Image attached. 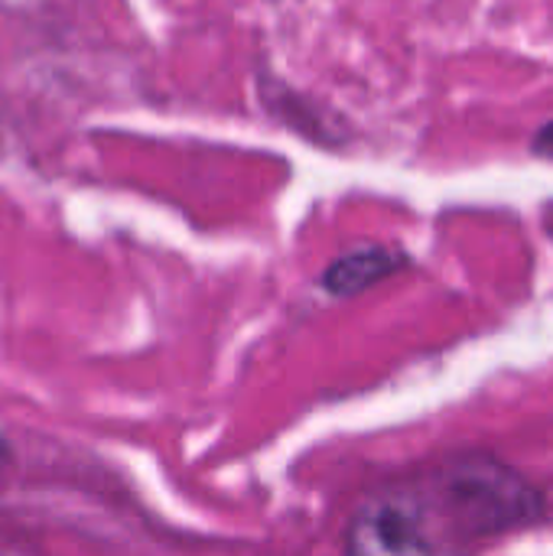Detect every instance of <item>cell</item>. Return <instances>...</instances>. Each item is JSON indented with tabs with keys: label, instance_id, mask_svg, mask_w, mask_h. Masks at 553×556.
Returning <instances> with one entry per match:
<instances>
[{
	"label": "cell",
	"instance_id": "cell-4",
	"mask_svg": "<svg viewBox=\"0 0 553 556\" xmlns=\"http://www.w3.org/2000/svg\"><path fill=\"white\" fill-rule=\"evenodd\" d=\"M3 459H7V446L0 443V466H3Z\"/></svg>",
	"mask_w": 553,
	"mask_h": 556
},
{
	"label": "cell",
	"instance_id": "cell-3",
	"mask_svg": "<svg viewBox=\"0 0 553 556\" xmlns=\"http://www.w3.org/2000/svg\"><path fill=\"white\" fill-rule=\"evenodd\" d=\"M535 153H541V156H548L553 160V121L535 137Z\"/></svg>",
	"mask_w": 553,
	"mask_h": 556
},
{
	"label": "cell",
	"instance_id": "cell-2",
	"mask_svg": "<svg viewBox=\"0 0 553 556\" xmlns=\"http://www.w3.org/2000/svg\"><path fill=\"white\" fill-rule=\"evenodd\" d=\"M401 264H404V257L388 251V248H362V251H352V254L339 257L326 270L323 287L329 293H336V296H355V293L375 287L378 280L391 277Z\"/></svg>",
	"mask_w": 553,
	"mask_h": 556
},
{
	"label": "cell",
	"instance_id": "cell-1",
	"mask_svg": "<svg viewBox=\"0 0 553 556\" xmlns=\"http://www.w3.org/2000/svg\"><path fill=\"white\" fill-rule=\"evenodd\" d=\"M541 515V495L495 459H460L427 479L372 495L349 525L355 554H433L521 528Z\"/></svg>",
	"mask_w": 553,
	"mask_h": 556
}]
</instances>
